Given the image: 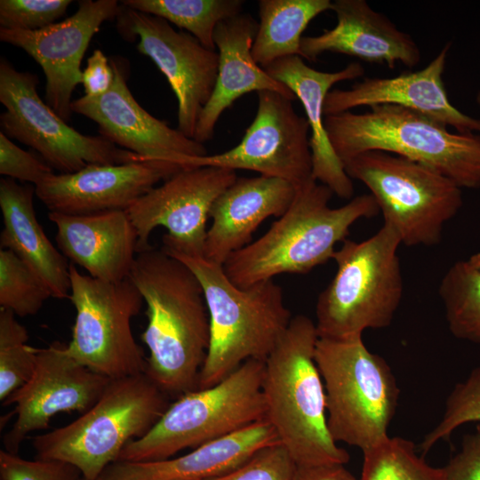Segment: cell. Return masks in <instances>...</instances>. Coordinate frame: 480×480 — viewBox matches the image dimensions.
Wrapping results in <instances>:
<instances>
[{
  "label": "cell",
  "mask_w": 480,
  "mask_h": 480,
  "mask_svg": "<svg viewBox=\"0 0 480 480\" xmlns=\"http://www.w3.org/2000/svg\"><path fill=\"white\" fill-rule=\"evenodd\" d=\"M128 277L147 305L145 373L170 397L197 389L210 344L198 278L185 263L153 247L137 253Z\"/></svg>",
  "instance_id": "obj_1"
},
{
  "label": "cell",
  "mask_w": 480,
  "mask_h": 480,
  "mask_svg": "<svg viewBox=\"0 0 480 480\" xmlns=\"http://www.w3.org/2000/svg\"><path fill=\"white\" fill-rule=\"evenodd\" d=\"M333 195L314 179L297 188L290 207L266 233L223 263L230 281L248 287L281 274H307L332 259L354 223L380 212L371 194L332 208Z\"/></svg>",
  "instance_id": "obj_2"
},
{
  "label": "cell",
  "mask_w": 480,
  "mask_h": 480,
  "mask_svg": "<svg viewBox=\"0 0 480 480\" xmlns=\"http://www.w3.org/2000/svg\"><path fill=\"white\" fill-rule=\"evenodd\" d=\"M317 340L309 317L292 318L265 360L266 419L298 466L345 465L349 454L339 447L327 426L324 387L315 360Z\"/></svg>",
  "instance_id": "obj_3"
},
{
  "label": "cell",
  "mask_w": 480,
  "mask_h": 480,
  "mask_svg": "<svg viewBox=\"0 0 480 480\" xmlns=\"http://www.w3.org/2000/svg\"><path fill=\"white\" fill-rule=\"evenodd\" d=\"M170 255L196 276L208 308L210 344L197 389L220 382L247 360L265 361L292 318L282 287L273 279L238 287L221 264L202 256Z\"/></svg>",
  "instance_id": "obj_4"
},
{
  "label": "cell",
  "mask_w": 480,
  "mask_h": 480,
  "mask_svg": "<svg viewBox=\"0 0 480 480\" xmlns=\"http://www.w3.org/2000/svg\"><path fill=\"white\" fill-rule=\"evenodd\" d=\"M324 127L342 164L383 151L435 170L461 188H480V134L452 132L421 113L389 104L326 116Z\"/></svg>",
  "instance_id": "obj_5"
},
{
  "label": "cell",
  "mask_w": 480,
  "mask_h": 480,
  "mask_svg": "<svg viewBox=\"0 0 480 480\" xmlns=\"http://www.w3.org/2000/svg\"><path fill=\"white\" fill-rule=\"evenodd\" d=\"M170 399L145 372L111 380L76 420L32 438L36 458L65 461L83 477L97 480L126 444L156 425Z\"/></svg>",
  "instance_id": "obj_6"
},
{
  "label": "cell",
  "mask_w": 480,
  "mask_h": 480,
  "mask_svg": "<svg viewBox=\"0 0 480 480\" xmlns=\"http://www.w3.org/2000/svg\"><path fill=\"white\" fill-rule=\"evenodd\" d=\"M400 245L386 224L364 241L342 242L332 257L336 273L317 297L318 338H348L391 324L404 292Z\"/></svg>",
  "instance_id": "obj_7"
},
{
  "label": "cell",
  "mask_w": 480,
  "mask_h": 480,
  "mask_svg": "<svg viewBox=\"0 0 480 480\" xmlns=\"http://www.w3.org/2000/svg\"><path fill=\"white\" fill-rule=\"evenodd\" d=\"M315 360L332 439L363 453L387 441L400 390L386 360L367 348L363 335L318 338Z\"/></svg>",
  "instance_id": "obj_8"
},
{
  "label": "cell",
  "mask_w": 480,
  "mask_h": 480,
  "mask_svg": "<svg viewBox=\"0 0 480 480\" xmlns=\"http://www.w3.org/2000/svg\"><path fill=\"white\" fill-rule=\"evenodd\" d=\"M264 366L265 361L247 360L220 382L178 396L145 436L125 445L117 460L169 459L266 419Z\"/></svg>",
  "instance_id": "obj_9"
},
{
  "label": "cell",
  "mask_w": 480,
  "mask_h": 480,
  "mask_svg": "<svg viewBox=\"0 0 480 480\" xmlns=\"http://www.w3.org/2000/svg\"><path fill=\"white\" fill-rule=\"evenodd\" d=\"M351 180L364 184L384 222L408 247L435 246L444 225L463 204L461 188L421 164L390 153L372 150L343 163Z\"/></svg>",
  "instance_id": "obj_10"
},
{
  "label": "cell",
  "mask_w": 480,
  "mask_h": 480,
  "mask_svg": "<svg viewBox=\"0 0 480 480\" xmlns=\"http://www.w3.org/2000/svg\"><path fill=\"white\" fill-rule=\"evenodd\" d=\"M76 308L68 353L81 364L111 380L145 372L147 357L136 342L132 319L143 298L129 277L106 282L81 274L69 264Z\"/></svg>",
  "instance_id": "obj_11"
},
{
  "label": "cell",
  "mask_w": 480,
  "mask_h": 480,
  "mask_svg": "<svg viewBox=\"0 0 480 480\" xmlns=\"http://www.w3.org/2000/svg\"><path fill=\"white\" fill-rule=\"evenodd\" d=\"M38 77L0 60L1 132L35 149L60 173H73L89 164H121L141 161L101 136L80 133L63 121L37 93Z\"/></svg>",
  "instance_id": "obj_12"
},
{
  "label": "cell",
  "mask_w": 480,
  "mask_h": 480,
  "mask_svg": "<svg viewBox=\"0 0 480 480\" xmlns=\"http://www.w3.org/2000/svg\"><path fill=\"white\" fill-rule=\"evenodd\" d=\"M258 94L256 116L239 144L214 155L181 156L183 167L213 166L250 170L291 182L299 188L312 176L310 128L306 116L294 109L292 100L273 91Z\"/></svg>",
  "instance_id": "obj_13"
},
{
  "label": "cell",
  "mask_w": 480,
  "mask_h": 480,
  "mask_svg": "<svg viewBox=\"0 0 480 480\" xmlns=\"http://www.w3.org/2000/svg\"><path fill=\"white\" fill-rule=\"evenodd\" d=\"M236 178L230 169L183 168L140 197L126 210L138 235L137 253L152 247L150 234L164 227L165 252L204 257L212 204Z\"/></svg>",
  "instance_id": "obj_14"
},
{
  "label": "cell",
  "mask_w": 480,
  "mask_h": 480,
  "mask_svg": "<svg viewBox=\"0 0 480 480\" xmlns=\"http://www.w3.org/2000/svg\"><path fill=\"white\" fill-rule=\"evenodd\" d=\"M116 28L125 39H139L137 50L165 76L178 100V130L193 139L202 110L213 92L219 54L165 20L121 4Z\"/></svg>",
  "instance_id": "obj_15"
},
{
  "label": "cell",
  "mask_w": 480,
  "mask_h": 480,
  "mask_svg": "<svg viewBox=\"0 0 480 480\" xmlns=\"http://www.w3.org/2000/svg\"><path fill=\"white\" fill-rule=\"evenodd\" d=\"M111 379L92 371L73 358L67 345L54 342L37 348L30 379L2 404H13L16 419L4 435V450L18 453L34 431L44 429L58 413L84 412L105 391Z\"/></svg>",
  "instance_id": "obj_16"
},
{
  "label": "cell",
  "mask_w": 480,
  "mask_h": 480,
  "mask_svg": "<svg viewBox=\"0 0 480 480\" xmlns=\"http://www.w3.org/2000/svg\"><path fill=\"white\" fill-rule=\"evenodd\" d=\"M116 0H84L76 13L44 28L27 31L0 28V40L30 55L45 76L46 104L66 123L71 116V96L82 83L81 61L104 21L116 18Z\"/></svg>",
  "instance_id": "obj_17"
},
{
  "label": "cell",
  "mask_w": 480,
  "mask_h": 480,
  "mask_svg": "<svg viewBox=\"0 0 480 480\" xmlns=\"http://www.w3.org/2000/svg\"><path fill=\"white\" fill-rule=\"evenodd\" d=\"M109 60L114 70L111 87L101 95H84L73 100L72 112L94 121L101 137L138 155L142 161L175 164L181 156L208 155L204 144L145 110L129 90L124 60L118 57Z\"/></svg>",
  "instance_id": "obj_18"
},
{
  "label": "cell",
  "mask_w": 480,
  "mask_h": 480,
  "mask_svg": "<svg viewBox=\"0 0 480 480\" xmlns=\"http://www.w3.org/2000/svg\"><path fill=\"white\" fill-rule=\"evenodd\" d=\"M183 169L161 161L89 164L73 173H52L36 196L49 212L71 215L127 210L156 185Z\"/></svg>",
  "instance_id": "obj_19"
},
{
  "label": "cell",
  "mask_w": 480,
  "mask_h": 480,
  "mask_svg": "<svg viewBox=\"0 0 480 480\" xmlns=\"http://www.w3.org/2000/svg\"><path fill=\"white\" fill-rule=\"evenodd\" d=\"M450 48L451 43L446 44L422 69L389 78L365 77L349 89L331 90L324 100V116L389 104L421 113L460 133H480V119L462 113L449 100L443 75Z\"/></svg>",
  "instance_id": "obj_20"
},
{
  "label": "cell",
  "mask_w": 480,
  "mask_h": 480,
  "mask_svg": "<svg viewBox=\"0 0 480 480\" xmlns=\"http://www.w3.org/2000/svg\"><path fill=\"white\" fill-rule=\"evenodd\" d=\"M331 10L336 14L335 27L316 36H303L302 59L316 61L321 54L332 52L386 64L391 69L398 63L413 68L420 62V50L412 37L365 0H335Z\"/></svg>",
  "instance_id": "obj_21"
},
{
  "label": "cell",
  "mask_w": 480,
  "mask_h": 480,
  "mask_svg": "<svg viewBox=\"0 0 480 480\" xmlns=\"http://www.w3.org/2000/svg\"><path fill=\"white\" fill-rule=\"evenodd\" d=\"M48 218L57 228L58 249L89 276L106 282L129 276L138 235L126 210L83 215L49 212Z\"/></svg>",
  "instance_id": "obj_22"
},
{
  "label": "cell",
  "mask_w": 480,
  "mask_h": 480,
  "mask_svg": "<svg viewBox=\"0 0 480 480\" xmlns=\"http://www.w3.org/2000/svg\"><path fill=\"white\" fill-rule=\"evenodd\" d=\"M295 194V186L282 179L237 177L212 204L204 257L223 265L232 253L251 243L252 234L266 219L281 217Z\"/></svg>",
  "instance_id": "obj_23"
},
{
  "label": "cell",
  "mask_w": 480,
  "mask_h": 480,
  "mask_svg": "<svg viewBox=\"0 0 480 480\" xmlns=\"http://www.w3.org/2000/svg\"><path fill=\"white\" fill-rule=\"evenodd\" d=\"M259 23L248 13H240L220 21L214 31L219 54V72L213 92L201 112L194 140L204 144L213 137L222 113L244 94L273 91L292 101L294 93L270 76L253 59L252 47Z\"/></svg>",
  "instance_id": "obj_24"
},
{
  "label": "cell",
  "mask_w": 480,
  "mask_h": 480,
  "mask_svg": "<svg viewBox=\"0 0 480 480\" xmlns=\"http://www.w3.org/2000/svg\"><path fill=\"white\" fill-rule=\"evenodd\" d=\"M274 79L285 84L301 102L310 128L312 176L334 195L349 199L354 194L352 180L336 156L324 127V100L331 88L341 81L363 76L359 62H351L336 72H322L308 66L299 56L276 60L262 68Z\"/></svg>",
  "instance_id": "obj_25"
},
{
  "label": "cell",
  "mask_w": 480,
  "mask_h": 480,
  "mask_svg": "<svg viewBox=\"0 0 480 480\" xmlns=\"http://www.w3.org/2000/svg\"><path fill=\"white\" fill-rule=\"evenodd\" d=\"M277 443L276 430L263 419L184 455L155 461L117 460L97 480H209L236 468L259 449Z\"/></svg>",
  "instance_id": "obj_26"
},
{
  "label": "cell",
  "mask_w": 480,
  "mask_h": 480,
  "mask_svg": "<svg viewBox=\"0 0 480 480\" xmlns=\"http://www.w3.org/2000/svg\"><path fill=\"white\" fill-rule=\"evenodd\" d=\"M36 188L15 180H0V207L4 228L2 249L12 251L46 284L52 296L69 299L71 282L66 257L44 234L34 208Z\"/></svg>",
  "instance_id": "obj_27"
},
{
  "label": "cell",
  "mask_w": 480,
  "mask_h": 480,
  "mask_svg": "<svg viewBox=\"0 0 480 480\" xmlns=\"http://www.w3.org/2000/svg\"><path fill=\"white\" fill-rule=\"evenodd\" d=\"M260 23L252 47L261 67L289 56H300L302 33L320 13L331 10L330 0H260Z\"/></svg>",
  "instance_id": "obj_28"
},
{
  "label": "cell",
  "mask_w": 480,
  "mask_h": 480,
  "mask_svg": "<svg viewBox=\"0 0 480 480\" xmlns=\"http://www.w3.org/2000/svg\"><path fill=\"white\" fill-rule=\"evenodd\" d=\"M123 5L162 18L185 29L204 47L216 50L217 25L242 13V0H124Z\"/></svg>",
  "instance_id": "obj_29"
},
{
  "label": "cell",
  "mask_w": 480,
  "mask_h": 480,
  "mask_svg": "<svg viewBox=\"0 0 480 480\" xmlns=\"http://www.w3.org/2000/svg\"><path fill=\"white\" fill-rule=\"evenodd\" d=\"M438 292L451 333L480 344V269L468 260L455 261L442 277Z\"/></svg>",
  "instance_id": "obj_30"
},
{
  "label": "cell",
  "mask_w": 480,
  "mask_h": 480,
  "mask_svg": "<svg viewBox=\"0 0 480 480\" xmlns=\"http://www.w3.org/2000/svg\"><path fill=\"white\" fill-rule=\"evenodd\" d=\"M363 454L359 480H444L442 468L428 465L414 444L402 437H389Z\"/></svg>",
  "instance_id": "obj_31"
},
{
  "label": "cell",
  "mask_w": 480,
  "mask_h": 480,
  "mask_svg": "<svg viewBox=\"0 0 480 480\" xmlns=\"http://www.w3.org/2000/svg\"><path fill=\"white\" fill-rule=\"evenodd\" d=\"M28 331L16 315L0 308V401L3 403L32 376L37 348L28 346Z\"/></svg>",
  "instance_id": "obj_32"
},
{
  "label": "cell",
  "mask_w": 480,
  "mask_h": 480,
  "mask_svg": "<svg viewBox=\"0 0 480 480\" xmlns=\"http://www.w3.org/2000/svg\"><path fill=\"white\" fill-rule=\"evenodd\" d=\"M52 297L44 281L12 251L0 250V308L24 317Z\"/></svg>",
  "instance_id": "obj_33"
},
{
  "label": "cell",
  "mask_w": 480,
  "mask_h": 480,
  "mask_svg": "<svg viewBox=\"0 0 480 480\" xmlns=\"http://www.w3.org/2000/svg\"><path fill=\"white\" fill-rule=\"evenodd\" d=\"M468 422H478L480 428V366L474 368L467 379L457 383L449 394L441 421L424 436L420 445L422 455Z\"/></svg>",
  "instance_id": "obj_34"
},
{
  "label": "cell",
  "mask_w": 480,
  "mask_h": 480,
  "mask_svg": "<svg viewBox=\"0 0 480 480\" xmlns=\"http://www.w3.org/2000/svg\"><path fill=\"white\" fill-rule=\"evenodd\" d=\"M297 468L288 450L277 443L259 449L236 468L209 480H295Z\"/></svg>",
  "instance_id": "obj_35"
},
{
  "label": "cell",
  "mask_w": 480,
  "mask_h": 480,
  "mask_svg": "<svg viewBox=\"0 0 480 480\" xmlns=\"http://www.w3.org/2000/svg\"><path fill=\"white\" fill-rule=\"evenodd\" d=\"M70 0H1L0 28L35 31L62 17Z\"/></svg>",
  "instance_id": "obj_36"
},
{
  "label": "cell",
  "mask_w": 480,
  "mask_h": 480,
  "mask_svg": "<svg viewBox=\"0 0 480 480\" xmlns=\"http://www.w3.org/2000/svg\"><path fill=\"white\" fill-rule=\"evenodd\" d=\"M80 476L76 467L62 460H29L4 449L0 451L1 480H77Z\"/></svg>",
  "instance_id": "obj_37"
},
{
  "label": "cell",
  "mask_w": 480,
  "mask_h": 480,
  "mask_svg": "<svg viewBox=\"0 0 480 480\" xmlns=\"http://www.w3.org/2000/svg\"><path fill=\"white\" fill-rule=\"evenodd\" d=\"M0 173L36 187L53 172L44 160L23 150L0 132Z\"/></svg>",
  "instance_id": "obj_38"
},
{
  "label": "cell",
  "mask_w": 480,
  "mask_h": 480,
  "mask_svg": "<svg viewBox=\"0 0 480 480\" xmlns=\"http://www.w3.org/2000/svg\"><path fill=\"white\" fill-rule=\"evenodd\" d=\"M444 480H480V428L463 437L460 450L442 468Z\"/></svg>",
  "instance_id": "obj_39"
},
{
  "label": "cell",
  "mask_w": 480,
  "mask_h": 480,
  "mask_svg": "<svg viewBox=\"0 0 480 480\" xmlns=\"http://www.w3.org/2000/svg\"><path fill=\"white\" fill-rule=\"evenodd\" d=\"M114 81V70L110 60L100 50L93 51L82 73L85 95L99 96L105 93Z\"/></svg>",
  "instance_id": "obj_40"
},
{
  "label": "cell",
  "mask_w": 480,
  "mask_h": 480,
  "mask_svg": "<svg viewBox=\"0 0 480 480\" xmlns=\"http://www.w3.org/2000/svg\"><path fill=\"white\" fill-rule=\"evenodd\" d=\"M295 480H359L342 464L298 466Z\"/></svg>",
  "instance_id": "obj_41"
},
{
  "label": "cell",
  "mask_w": 480,
  "mask_h": 480,
  "mask_svg": "<svg viewBox=\"0 0 480 480\" xmlns=\"http://www.w3.org/2000/svg\"><path fill=\"white\" fill-rule=\"evenodd\" d=\"M468 260L473 267L480 269V252L471 255Z\"/></svg>",
  "instance_id": "obj_42"
},
{
  "label": "cell",
  "mask_w": 480,
  "mask_h": 480,
  "mask_svg": "<svg viewBox=\"0 0 480 480\" xmlns=\"http://www.w3.org/2000/svg\"><path fill=\"white\" fill-rule=\"evenodd\" d=\"M476 100L477 105L480 108V92L477 93Z\"/></svg>",
  "instance_id": "obj_43"
},
{
  "label": "cell",
  "mask_w": 480,
  "mask_h": 480,
  "mask_svg": "<svg viewBox=\"0 0 480 480\" xmlns=\"http://www.w3.org/2000/svg\"><path fill=\"white\" fill-rule=\"evenodd\" d=\"M77 480H88V479H86V478H84V477H83V476H81Z\"/></svg>",
  "instance_id": "obj_44"
}]
</instances>
